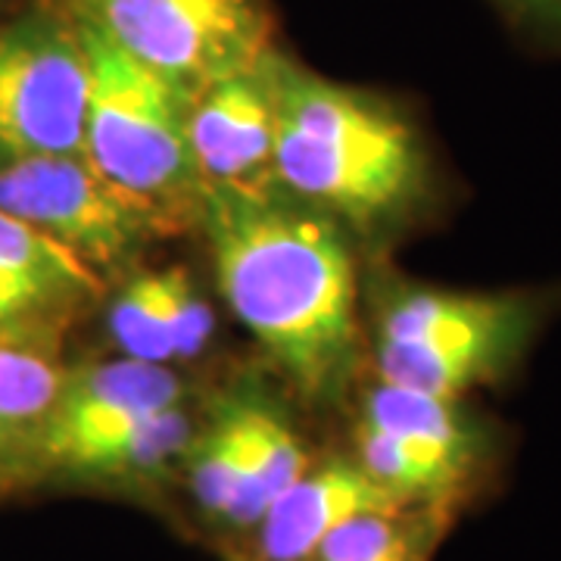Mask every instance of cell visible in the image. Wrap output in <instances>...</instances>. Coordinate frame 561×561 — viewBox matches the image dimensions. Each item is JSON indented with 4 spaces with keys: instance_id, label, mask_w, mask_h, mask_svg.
I'll list each match as a JSON object with an SVG mask.
<instances>
[{
    "instance_id": "obj_1",
    "label": "cell",
    "mask_w": 561,
    "mask_h": 561,
    "mask_svg": "<svg viewBox=\"0 0 561 561\" xmlns=\"http://www.w3.org/2000/svg\"><path fill=\"white\" fill-rule=\"evenodd\" d=\"M197 228L234 319L302 400H337L356 356V260L346 228L275 179L203 187Z\"/></svg>"
},
{
    "instance_id": "obj_2",
    "label": "cell",
    "mask_w": 561,
    "mask_h": 561,
    "mask_svg": "<svg viewBox=\"0 0 561 561\" xmlns=\"http://www.w3.org/2000/svg\"><path fill=\"white\" fill-rule=\"evenodd\" d=\"M272 172L343 228L378 234L424 201L431 160L419 128L393 103L284 57Z\"/></svg>"
},
{
    "instance_id": "obj_3",
    "label": "cell",
    "mask_w": 561,
    "mask_h": 561,
    "mask_svg": "<svg viewBox=\"0 0 561 561\" xmlns=\"http://www.w3.org/2000/svg\"><path fill=\"white\" fill-rule=\"evenodd\" d=\"M540 321L542 302L524 290L397 284L375 312L378 381L465 400L524 359Z\"/></svg>"
},
{
    "instance_id": "obj_4",
    "label": "cell",
    "mask_w": 561,
    "mask_h": 561,
    "mask_svg": "<svg viewBox=\"0 0 561 561\" xmlns=\"http://www.w3.org/2000/svg\"><path fill=\"white\" fill-rule=\"evenodd\" d=\"M76 32L88 62L84 160L184 231L197 228L203 181L187 138L191 98L113 44Z\"/></svg>"
},
{
    "instance_id": "obj_5",
    "label": "cell",
    "mask_w": 561,
    "mask_h": 561,
    "mask_svg": "<svg viewBox=\"0 0 561 561\" xmlns=\"http://www.w3.org/2000/svg\"><path fill=\"white\" fill-rule=\"evenodd\" d=\"M184 98L275 50L268 0H41Z\"/></svg>"
},
{
    "instance_id": "obj_6",
    "label": "cell",
    "mask_w": 561,
    "mask_h": 561,
    "mask_svg": "<svg viewBox=\"0 0 561 561\" xmlns=\"http://www.w3.org/2000/svg\"><path fill=\"white\" fill-rule=\"evenodd\" d=\"M0 213L57 241L103 280L125 278L150 247L184 234L84 157L0 162Z\"/></svg>"
},
{
    "instance_id": "obj_7",
    "label": "cell",
    "mask_w": 561,
    "mask_h": 561,
    "mask_svg": "<svg viewBox=\"0 0 561 561\" xmlns=\"http://www.w3.org/2000/svg\"><path fill=\"white\" fill-rule=\"evenodd\" d=\"M88 62L79 32L41 0L0 7V162L84 157Z\"/></svg>"
},
{
    "instance_id": "obj_8",
    "label": "cell",
    "mask_w": 561,
    "mask_h": 561,
    "mask_svg": "<svg viewBox=\"0 0 561 561\" xmlns=\"http://www.w3.org/2000/svg\"><path fill=\"white\" fill-rule=\"evenodd\" d=\"M353 456L405 505L456 512L486 461V431L461 400L378 381L362 397Z\"/></svg>"
},
{
    "instance_id": "obj_9",
    "label": "cell",
    "mask_w": 561,
    "mask_h": 561,
    "mask_svg": "<svg viewBox=\"0 0 561 561\" xmlns=\"http://www.w3.org/2000/svg\"><path fill=\"white\" fill-rule=\"evenodd\" d=\"M184 400H191V387L169 365L128 356L62 365L60 390L41 443L35 493L54 490L62 474L101 443Z\"/></svg>"
},
{
    "instance_id": "obj_10",
    "label": "cell",
    "mask_w": 561,
    "mask_h": 561,
    "mask_svg": "<svg viewBox=\"0 0 561 561\" xmlns=\"http://www.w3.org/2000/svg\"><path fill=\"white\" fill-rule=\"evenodd\" d=\"M103 290L106 280L69 250L0 213V350L62 359Z\"/></svg>"
},
{
    "instance_id": "obj_11",
    "label": "cell",
    "mask_w": 561,
    "mask_h": 561,
    "mask_svg": "<svg viewBox=\"0 0 561 561\" xmlns=\"http://www.w3.org/2000/svg\"><path fill=\"white\" fill-rule=\"evenodd\" d=\"M284 98L278 47L247 69L213 81L191 101L187 138L203 187L260 184L275 179V138Z\"/></svg>"
},
{
    "instance_id": "obj_12",
    "label": "cell",
    "mask_w": 561,
    "mask_h": 561,
    "mask_svg": "<svg viewBox=\"0 0 561 561\" xmlns=\"http://www.w3.org/2000/svg\"><path fill=\"white\" fill-rule=\"evenodd\" d=\"M400 505L405 502L371 481L356 456L312 459L253 527L256 561H312L321 542L346 522Z\"/></svg>"
},
{
    "instance_id": "obj_13",
    "label": "cell",
    "mask_w": 561,
    "mask_h": 561,
    "mask_svg": "<svg viewBox=\"0 0 561 561\" xmlns=\"http://www.w3.org/2000/svg\"><path fill=\"white\" fill-rule=\"evenodd\" d=\"M201 412L194 400L169 405L144 419L113 440L101 443L79 459L54 490H88V486H128V490H157L181 474L187 446L201 427Z\"/></svg>"
},
{
    "instance_id": "obj_14",
    "label": "cell",
    "mask_w": 561,
    "mask_h": 561,
    "mask_svg": "<svg viewBox=\"0 0 561 561\" xmlns=\"http://www.w3.org/2000/svg\"><path fill=\"white\" fill-rule=\"evenodd\" d=\"M62 359L0 350V502L32 496Z\"/></svg>"
},
{
    "instance_id": "obj_15",
    "label": "cell",
    "mask_w": 561,
    "mask_h": 561,
    "mask_svg": "<svg viewBox=\"0 0 561 561\" xmlns=\"http://www.w3.org/2000/svg\"><path fill=\"white\" fill-rule=\"evenodd\" d=\"M247 471H250L247 412H243V397H231L213 405V412L201 419V427L187 446L181 474L203 518L231 530V518L247 486Z\"/></svg>"
},
{
    "instance_id": "obj_16",
    "label": "cell",
    "mask_w": 561,
    "mask_h": 561,
    "mask_svg": "<svg viewBox=\"0 0 561 561\" xmlns=\"http://www.w3.org/2000/svg\"><path fill=\"white\" fill-rule=\"evenodd\" d=\"M243 412L250 437V471L238 512L231 518V530H253L268 505L312 465L300 431L272 402L260 400L256 393L243 397Z\"/></svg>"
},
{
    "instance_id": "obj_17",
    "label": "cell",
    "mask_w": 561,
    "mask_h": 561,
    "mask_svg": "<svg viewBox=\"0 0 561 561\" xmlns=\"http://www.w3.org/2000/svg\"><path fill=\"white\" fill-rule=\"evenodd\" d=\"M106 324L122 356L153 365L175 362V341L165 297V268H140L122 278L106 309Z\"/></svg>"
},
{
    "instance_id": "obj_18",
    "label": "cell",
    "mask_w": 561,
    "mask_h": 561,
    "mask_svg": "<svg viewBox=\"0 0 561 561\" xmlns=\"http://www.w3.org/2000/svg\"><path fill=\"white\" fill-rule=\"evenodd\" d=\"M165 297H169V321L175 341V362L197 359L216 334L213 306L201 297L197 280L187 268H165Z\"/></svg>"
},
{
    "instance_id": "obj_19",
    "label": "cell",
    "mask_w": 561,
    "mask_h": 561,
    "mask_svg": "<svg viewBox=\"0 0 561 561\" xmlns=\"http://www.w3.org/2000/svg\"><path fill=\"white\" fill-rule=\"evenodd\" d=\"M502 10L537 38L552 41L561 47V0H496Z\"/></svg>"
},
{
    "instance_id": "obj_20",
    "label": "cell",
    "mask_w": 561,
    "mask_h": 561,
    "mask_svg": "<svg viewBox=\"0 0 561 561\" xmlns=\"http://www.w3.org/2000/svg\"><path fill=\"white\" fill-rule=\"evenodd\" d=\"M3 3H10V0H0V7H3Z\"/></svg>"
}]
</instances>
